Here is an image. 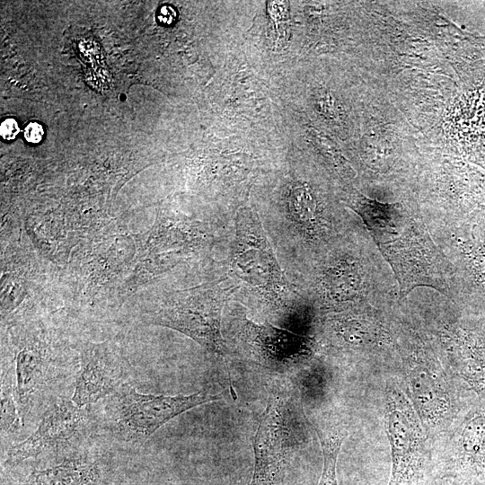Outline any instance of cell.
<instances>
[{
    "label": "cell",
    "mask_w": 485,
    "mask_h": 485,
    "mask_svg": "<svg viewBox=\"0 0 485 485\" xmlns=\"http://www.w3.org/2000/svg\"><path fill=\"white\" fill-rule=\"evenodd\" d=\"M286 220L300 237L313 239L323 230L325 223L312 190L304 183H295L286 200Z\"/></svg>",
    "instance_id": "11"
},
{
    "label": "cell",
    "mask_w": 485,
    "mask_h": 485,
    "mask_svg": "<svg viewBox=\"0 0 485 485\" xmlns=\"http://www.w3.org/2000/svg\"><path fill=\"white\" fill-rule=\"evenodd\" d=\"M468 451L475 455L485 453V419L473 421L468 433Z\"/></svg>",
    "instance_id": "14"
},
{
    "label": "cell",
    "mask_w": 485,
    "mask_h": 485,
    "mask_svg": "<svg viewBox=\"0 0 485 485\" xmlns=\"http://www.w3.org/2000/svg\"><path fill=\"white\" fill-rule=\"evenodd\" d=\"M20 128L18 123L13 119H7L4 120L0 127V133L4 140L13 139L19 133Z\"/></svg>",
    "instance_id": "16"
},
{
    "label": "cell",
    "mask_w": 485,
    "mask_h": 485,
    "mask_svg": "<svg viewBox=\"0 0 485 485\" xmlns=\"http://www.w3.org/2000/svg\"><path fill=\"white\" fill-rule=\"evenodd\" d=\"M66 374L61 361L42 334L26 332L17 339L14 390L23 426L57 399L53 393Z\"/></svg>",
    "instance_id": "5"
},
{
    "label": "cell",
    "mask_w": 485,
    "mask_h": 485,
    "mask_svg": "<svg viewBox=\"0 0 485 485\" xmlns=\"http://www.w3.org/2000/svg\"><path fill=\"white\" fill-rule=\"evenodd\" d=\"M176 18V12L175 10L168 5H164L160 8L158 13H157V19L160 23L164 25H170L172 24Z\"/></svg>",
    "instance_id": "17"
},
{
    "label": "cell",
    "mask_w": 485,
    "mask_h": 485,
    "mask_svg": "<svg viewBox=\"0 0 485 485\" xmlns=\"http://www.w3.org/2000/svg\"><path fill=\"white\" fill-rule=\"evenodd\" d=\"M303 419L294 393L278 387L269 393L254 436V469L249 485H285L303 441Z\"/></svg>",
    "instance_id": "3"
},
{
    "label": "cell",
    "mask_w": 485,
    "mask_h": 485,
    "mask_svg": "<svg viewBox=\"0 0 485 485\" xmlns=\"http://www.w3.org/2000/svg\"><path fill=\"white\" fill-rule=\"evenodd\" d=\"M237 285L231 278H221L175 294L155 313L154 322L181 331L207 351L222 357L226 352L221 332L223 312L239 287Z\"/></svg>",
    "instance_id": "4"
},
{
    "label": "cell",
    "mask_w": 485,
    "mask_h": 485,
    "mask_svg": "<svg viewBox=\"0 0 485 485\" xmlns=\"http://www.w3.org/2000/svg\"><path fill=\"white\" fill-rule=\"evenodd\" d=\"M71 401L87 407L112 395L125 382L126 362L107 344L87 348L81 355Z\"/></svg>",
    "instance_id": "9"
},
{
    "label": "cell",
    "mask_w": 485,
    "mask_h": 485,
    "mask_svg": "<svg viewBox=\"0 0 485 485\" xmlns=\"http://www.w3.org/2000/svg\"><path fill=\"white\" fill-rule=\"evenodd\" d=\"M229 485H242L239 482H234V481H232Z\"/></svg>",
    "instance_id": "18"
},
{
    "label": "cell",
    "mask_w": 485,
    "mask_h": 485,
    "mask_svg": "<svg viewBox=\"0 0 485 485\" xmlns=\"http://www.w3.org/2000/svg\"><path fill=\"white\" fill-rule=\"evenodd\" d=\"M23 135L29 143L37 144L41 141L44 130L40 124L31 122L25 127Z\"/></svg>",
    "instance_id": "15"
},
{
    "label": "cell",
    "mask_w": 485,
    "mask_h": 485,
    "mask_svg": "<svg viewBox=\"0 0 485 485\" xmlns=\"http://www.w3.org/2000/svg\"><path fill=\"white\" fill-rule=\"evenodd\" d=\"M86 407L58 397L42 412L35 430L24 440L9 448L4 464L15 466L28 459L78 448L93 428Z\"/></svg>",
    "instance_id": "6"
},
{
    "label": "cell",
    "mask_w": 485,
    "mask_h": 485,
    "mask_svg": "<svg viewBox=\"0 0 485 485\" xmlns=\"http://www.w3.org/2000/svg\"><path fill=\"white\" fill-rule=\"evenodd\" d=\"M229 334L242 353L263 366L285 370L305 359L312 352L309 339L269 323H258L235 312Z\"/></svg>",
    "instance_id": "7"
},
{
    "label": "cell",
    "mask_w": 485,
    "mask_h": 485,
    "mask_svg": "<svg viewBox=\"0 0 485 485\" xmlns=\"http://www.w3.org/2000/svg\"><path fill=\"white\" fill-rule=\"evenodd\" d=\"M23 426L15 398L14 383L2 379L1 436L2 439L18 433Z\"/></svg>",
    "instance_id": "12"
},
{
    "label": "cell",
    "mask_w": 485,
    "mask_h": 485,
    "mask_svg": "<svg viewBox=\"0 0 485 485\" xmlns=\"http://www.w3.org/2000/svg\"><path fill=\"white\" fill-rule=\"evenodd\" d=\"M229 269L234 282L245 285L274 310L294 304V290L271 248L258 215L250 207L237 211Z\"/></svg>",
    "instance_id": "1"
},
{
    "label": "cell",
    "mask_w": 485,
    "mask_h": 485,
    "mask_svg": "<svg viewBox=\"0 0 485 485\" xmlns=\"http://www.w3.org/2000/svg\"><path fill=\"white\" fill-rule=\"evenodd\" d=\"M219 399V395L205 391L174 396L142 393L124 383L107 398L103 424L116 441L142 445L178 415Z\"/></svg>",
    "instance_id": "2"
},
{
    "label": "cell",
    "mask_w": 485,
    "mask_h": 485,
    "mask_svg": "<svg viewBox=\"0 0 485 485\" xmlns=\"http://www.w3.org/2000/svg\"><path fill=\"white\" fill-rule=\"evenodd\" d=\"M22 485H103V472L97 457L75 452L52 466L31 471Z\"/></svg>",
    "instance_id": "10"
},
{
    "label": "cell",
    "mask_w": 485,
    "mask_h": 485,
    "mask_svg": "<svg viewBox=\"0 0 485 485\" xmlns=\"http://www.w3.org/2000/svg\"><path fill=\"white\" fill-rule=\"evenodd\" d=\"M318 434L323 455V467L317 485H338L336 466L344 434L324 435L315 428Z\"/></svg>",
    "instance_id": "13"
},
{
    "label": "cell",
    "mask_w": 485,
    "mask_h": 485,
    "mask_svg": "<svg viewBox=\"0 0 485 485\" xmlns=\"http://www.w3.org/2000/svg\"><path fill=\"white\" fill-rule=\"evenodd\" d=\"M5 485H13V484H5Z\"/></svg>",
    "instance_id": "19"
},
{
    "label": "cell",
    "mask_w": 485,
    "mask_h": 485,
    "mask_svg": "<svg viewBox=\"0 0 485 485\" xmlns=\"http://www.w3.org/2000/svg\"><path fill=\"white\" fill-rule=\"evenodd\" d=\"M385 426L392 447L388 485H425L427 461L418 419L410 403L396 388L386 395Z\"/></svg>",
    "instance_id": "8"
}]
</instances>
